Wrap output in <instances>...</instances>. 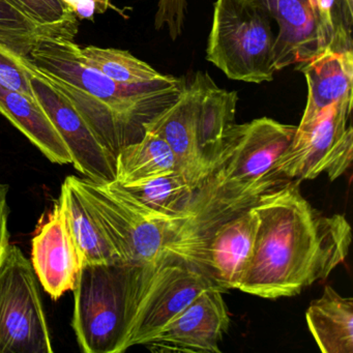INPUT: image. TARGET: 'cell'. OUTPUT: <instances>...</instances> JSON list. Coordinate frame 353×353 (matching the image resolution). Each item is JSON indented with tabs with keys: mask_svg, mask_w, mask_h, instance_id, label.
Here are the masks:
<instances>
[{
	"mask_svg": "<svg viewBox=\"0 0 353 353\" xmlns=\"http://www.w3.org/2000/svg\"><path fill=\"white\" fill-rule=\"evenodd\" d=\"M252 208L258 227L239 285L243 292L268 299L294 296L346 259L352 241L348 221L314 208L297 181L279 183Z\"/></svg>",
	"mask_w": 353,
	"mask_h": 353,
	"instance_id": "obj_1",
	"label": "cell"
},
{
	"mask_svg": "<svg viewBox=\"0 0 353 353\" xmlns=\"http://www.w3.org/2000/svg\"><path fill=\"white\" fill-rule=\"evenodd\" d=\"M79 50L74 39L45 36L30 61L73 104L115 160L123 146L141 139L146 123L179 99L185 80L169 75L154 83H119L88 67Z\"/></svg>",
	"mask_w": 353,
	"mask_h": 353,
	"instance_id": "obj_2",
	"label": "cell"
},
{
	"mask_svg": "<svg viewBox=\"0 0 353 353\" xmlns=\"http://www.w3.org/2000/svg\"><path fill=\"white\" fill-rule=\"evenodd\" d=\"M295 131V125L268 117L234 123L208 176L194 192L185 220L171 231L164 249L187 261L214 227L252 208L279 185L274 166Z\"/></svg>",
	"mask_w": 353,
	"mask_h": 353,
	"instance_id": "obj_3",
	"label": "cell"
},
{
	"mask_svg": "<svg viewBox=\"0 0 353 353\" xmlns=\"http://www.w3.org/2000/svg\"><path fill=\"white\" fill-rule=\"evenodd\" d=\"M212 287L193 264L165 249L150 263L129 265L125 351L144 346Z\"/></svg>",
	"mask_w": 353,
	"mask_h": 353,
	"instance_id": "obj_4",
	"label": "cell"
},
{
	"mask_svg": "<svg viewBox=\"0 0 353 353\" xmlns=\"http://www.w3.org/2000/svg\"><path fill=\"white\" fill-rule=\"evenodd\" d=\"M278 24L274 70L307 63L327 50H353L352 0H251Z\"/></svg>",
	"mask_w": 353,
	"mask_h": 353,
	"instance_id": "obj_5",
	"label": "cell"
},
{
	"mask_svg": "<svg viewBox=\"0 0 353 353\" xmlns=\"http://www.w3.org/2000/svg\"><path fill=\"white\" fill-rule=\"evenodd\" d=\"M270 21L251 0H216L206 61L235 81H272L276 34Z\"/></svg>",
	"mask_w": 353,
	"mask_h": 353,
	"instance_id": "obj_6",
	"label": "cell"
},
{
	"mask_svg": "<svg viewBox=\"0 0 353 353\" xmlns=\"http://www.w3.org/2000/svg\"><path fill=\"white\" fill-rule=\"evenodd\" d=\"M127 264H85L74 287L72 325L85 353L125 351Z\"/></svg>",
	"mask_w": 353,
	"mask_h": 353,
	"instance_id": "obj_7",
	"label": "cell"
},
{
	"mask_svg": "<svg viewBox=\"0 0 353 353\" xmlns=\"http://www.w3.org/2000/svg\"><path fill=\"white\" fill-rule=\"evenodd\" d=\"M71 176L121 263L145 265L160 255L172 223L156 220L117 181Z\"/></svg>",
	"mask_w": 353,
	"mask_h": 353,
	"instance_id": "obj_8",
	"label": "cell"
},
{
	"mask_svg": "<svg viewBox=\"0 0 353 353\" xmlns=\"http://www.w3.org/2000/svg\"><path fill=\"white\" fill-rule=\"evenodd\" d=\"M32 262L10 243L0 261V353H52Z\"/></svg>",
	"mask_w": 353,
	"mask_h": 353,
	"instance_id": "obj_9",
	"label": "cell"
},
{
	"mask_svg": "<svg viewBox=\"0 0 353 353\" xmlns=\"http://www.w3.org/2000/svg\"><path fill=\"white\" fill-rule=\"evenodd\" d=\"M353 97L326 108L305 133H294L288 148L274 166L279 177L314 179L327 173L330 181L346 172L352 163Z\"/></svg>",
	"mask_w": 353,
	"mask_h": 353,
	"instance_id": "obj_10",
	"label": "cell"
},
{
	"mask_svg": "<svg viewBox=\"0 0 353 353\" xmlns=\"http://www.w3.org/2000/svg\"><path fill=\"white\" fill-rule=\"evenodd\" d=\"M214 86L208 72H197L185 82L179 99L144 125V131L156 134L168 144L176 159L177 171L194 192L210 169L201 144L208 132Z\"/></svg>",
	"mask_w": 353,
	"mask_h": 353,
	"instance_id": "obj_11",
	"label": "cell"
},
{
	"mask_svg": "<svg viewBox=\"0 0 353 353\" xmlns=\"http://www.w3.org/2000/svg\"><path fill=\"white\" fill-rule=\"evenodd\" d=\"M32 90L52 121L72 157V164L85 179L97 183L115 181V160L101 143L71 102L34 69Z\"/></svg>",
	"mask_w": 353,
	"mask_h": 353,
	"instance_id": "obj_12",
	"label": "cell"
},
{
	"mask_svg": "<svg viewBox=\"0 0 353 353\" xmlns=\"http://www.w3.org/2000/svg\"><path fill=\"white\" fill-rule=\"evenodd\" d=\"M258 218L243 210L214 227L187 260L221 292L239 289L251 259Z\"/></svg>",
	"mask_w": 353,
	"mask_h": 353,
	"instance_id": "obj_13",
	"label": "cell"
},
{
	"mask_svg": "<svg viewBox=\"0 0 353 353\" xmlns=\"http://www.w3.org/2000/svg\"><path fill=\"white\" fill-rule=\"evenodd\" d=\"M222 294L206 289L144 346L154 352L220 353L219 343L230 326Z\"/></svg>",
	"mask_w": 353,
	"mask_h": 353,
	"instance_id": "obj_14",
	"label": "cell"
},
{
	"mask_svg": "<svg viewBox=\"0 0 353 353\" xmlns=\"http://www.w3.org/2000/svg\"><path fill=\"white\" fill-rule=\"evenodd\" d=\"M32 264L43 288L54 301L75 287L81 256L59 201L32 239Z\"/></svg>",
	"mask_w": 353,
	"mask_h": 353,
	"instance_id": "obj_15",
	"label": "cell"
},
{
	"mask_svg": "<svg viewBox=\"0 0 353 353\" xmlns=\"http://www.w3.org/2000/svg\"><path fill=\"white\" fill-rule=\"evenodd\" d=\"M296 70L307 85V105L295 131L299 134L307 132L326 108L353 97V50L325 51Z\"/></svg>",
	"mask_w": 353,
	"mask_h": 353,
	"instance_id": "obj_16",
	"label": "cell"
},
{
	"mask_svg": "<svg viewBox=\"0 0 353 353\" xmlns=\"http://www.w3.org/2000/svg\"><path fill=\"white\" fill-rule=\"evenodd\" d=\"M0 113L23 133L51 162L72 164V157L42 107L37 101L0 85Z\"/></svg>",
	"mask_w": 353,
	"mask_h": 353,
	"instance_id": "obj_17",
	"label": "cell"
},
{
	"mask_svg": "<svg viewBox=\"0 0 353 353\" xmlns=\"http://www.w3.org/2000/svg\"><path fill=\"white\" fill-rule=\"evenodd\" d=\"M307 327L323 353L353 352V299L325 286L305 313Z\"/></svg>",
	"mask_w": 353,
	"mask_h": 353,
	"instance_id": "obj_18",
	"label": "cell"
},
{
	"mask_svg": "<svg viewBox=\"0 0 353 353\" xmlns=\"http://www.w3.org/2000/svg\"><path fill=\"white\" fill-rule=\"evenodd\" d=\"M57 201L67 216L72 235L81 256L82 266L121 263L71 175L63 181Z\"/></svg>",
	"mask_w": 353,
	"mask_h": 353,
	"instance_id": "obj_19",
	"label": "cell"
},
{
	"mask_svg": "<svg viewBox=\"0 0 353 353\" xmlns=\"http://www.w3.org/2000/svg\"><path fill=\"white\" fill-rule=\"evenodd\" d=\"M177 171L176 159L168 144L145 131L141 139L123 146L115 157V181L142 183Z\"/></svg>",
	"mask_w": 353,
	"mask_h": 353,
	"instance_id": "obj_20",
	"label": "cell"
},
{
	"mask_svg": "<svg viewBox=\"0 0 353 353\" xmlns=\"http://www.w3.org/2000/svg\"><path fill=\"white\" fill-rule=\"evenodd\" d=\"M121 185L156 220L173 223L170 233L185 220L194 195V190L179 171L150 181Z\"/></svg>",
	"mask_w": 353,
	"mask_h": 353,
	"instance_id": "obj_21",
	"label": "cell"
},
{
	"mask_svg": "<svg viewBox=\"0 0 353 353\" xmlns=\"http://www.w3.org/2000/svg\"><path fill=\"white\" fill-rule=\"evenodd\" d=\"M80 57L88 67L92 68L113 81L123 84H148L163 81L169 75L159 73L154 68L125 50L80 47Z\"/></svg>",
	"mask_w": 353,
	"mask_h": 353,
	"instance_id": "obj_22",
	"label": "cell"
},
{
	"mask_svg": "<svg viewBox=\"0 0 353 353\" xmlns=\"http://www.w3.org/2000/svg\"><path fill=\"white\" fill-rule=\"evenodd\" d=\"M55 36L24 15L10 0H0V46L24 59L42 37Z\"/></svg>",
	"mask_w": 353,
	"mask_h": 353,
	"instance_id": "obj_23",
	"label": "cell"
},
{
	"mask_svg": "<svg viewBox=\"0 0 353 353\" xmlns=\"http://www.w3.org/2000/svg\"><path fill=\"white\" fill-rule=\"evenodd\" d=\"M30 20L55 36L74 39L77 15L65 0H10Z\"/></svg>",
	"mask_w": 353,
	"mask_h": 353,
	"instance_id": "obj_24",
	"label": "cell"
},
{
	"mask_svg": "<svg viewBox=\"0 0 353 353\" xmlns=\"http://www.w3.org/2000/svg\"><path fill=\"white\" fill-rule=\"evenodd\" d=\"M34 74V68L30 59L0 46V85L37 101L30 84Z\"/></svg>",
	"mask_w": 353,
	"mask_h": 353,
	"instance_id": "obj_25",
	"label": "cell"
},
{
	"mask_svg": "<svg viewBox=\"0 0 353 353\" xmlns=\"http://www.w3.org/2000/svg\"><path fill=\"white\" fill-rule=\"evenodd\" d=\"M187 8L188 0H159L154 28L157 30L167 28L171 40H177L183 34Z\"/></svg>",
	"mask_w": 353,
	"mask_h": 353,
	"instance_id": "obj_26",
	"label": "cell"
},
{
	"mask_svg": "<svg viewBox=\"0 0 353 353\" xmlns=\"http://www.w3.org/2000/svg\"><path fill=\"white\" fill-rule=\"evenodd\" d=\"M8 189L5 183L0 181V261L10 245L9 204H8Z\"/></svg>",
	"mask_w": 353,
	"mask_h": 353,
	"instance_id": "obj_27",
	"label": "cell"
},
{
	"mask_svg": "<svg viewBox=\"0 0 353 353\" xmlns=\"http://www.w3.org/2000/svg\"><path fill=\"white\" fill-rule=\"evenodd\" d=\"M72 9L75 11L77 17L90 18L94 15V6L92 0H65Z\"/></svg>",
	"mask_w": 353,
	"mask_h": 353,
	"instance_id": "obj_28",
	"label": "cell"
},
{
	"mask_svg": "<svg viewBox=\"0 0 353 353\" xmlns=\"http://www.w3.org/2000/svg\"><path fill=\"white\" fill-rule=\"evenodd\" d=\"M94 6V11L99 14L105 13L110 8L111 0H92Z\"/></svg>",
	"mask_w": 353,
	"mask_h": 353,
	"instance_id": "obj_29",
	"label": "cell"
}]
</instances>
